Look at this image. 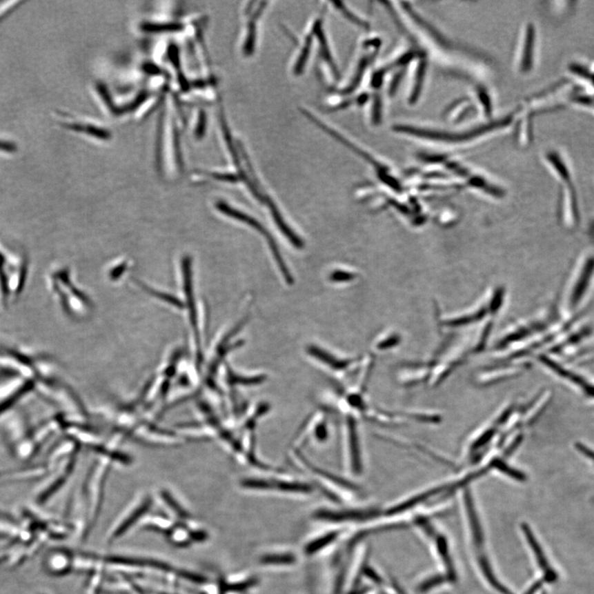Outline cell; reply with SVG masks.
I'll return each instance as SVG.
<instances>
[{"mask_svg": "<svg viewBox=\"0 0 594 594\" xmlns=\"http://www.w3.org/2000/svg\"><path fill=\"white\" fill-rule=\"evenodd\" d=\"M217 208L221 210V212L226 214V216L232 217L233 219H235V220L243 223H246V224L252 227L253 229H255L257 232L263 235L265 239H266L269 248H270V250H272L273 255L275 257L282 276L285 277V280L288 284H293V277L292 275H290L285 261L282 259L279 248H278L275 239L273 238L270 233L264 228L262 224H260V223L254 217L248 216L246 213L240 212L239 210L231 208V206L225 204V202H219L217 204Z\"/></svg>", "mask_w": 594, "mask_h": 594, "instance_id": "1", "label": "cell"}, {"mask_svg": "<svg viewBox=\"0 0 594 594\" xmlns=\"http://www.w3.org/2000/svg\"><path fill=\"white\" fill-rule=\"evenodd\" d=\"M244 488L253 491H276L285 493H300L306 494L311 492L309 484L294 480L280 479L248 478L241 482Z\"/></svg>", "mask_w": 594, "mask_h": 594, "instance_id": "2", "label": "cell"}, {"mask_svg": "<svg viewBox=\"0 0 594 594\" xmlns=\"http://www.w3.org/2000/svg\"><path fill=\"white\" fill-rule=\"evenodd\" d=\"M268 2H260L258 7L247 6L246 14L248 16L246 23V36L244 37L242 46L243 54L246 57H251L255 52L257 39V24H258L260 17L262 16L264 10L267 8Z\"/></svg>", "mask_w": 594, "mask_h": 594, "instance_id": "3", "label": "cell"}, {"mask_svg": "<svg viewBox=\"0 0 594 594\" xmlns=\"http://www.w3.org/2000/svg\"><path fill=\"white\" fill-rule=\"evenodd\" d=\"M307 353L315 361L319 362V364L335 373H344L345 370H348L357 361L356 359H350V358L337 356L334 353L327 351L326 349L315 346V345L309 346L307 348Z\"/></svg>", "mask_w": 594, "mask_h": 594, "instance_id": "4", "label": "cell"}, {"mask_svg": "<svg viewBox=\"0 0 594 594\" xmlns=\"http://www.w3.org/2000/svg\"><path fill=\"white\" fill-rule=\"evenodd\" d=\"M522 530L524 532L526 542H528L531 549L533 551L535 557H536L539 567H540L543 571V574H544V580L547 583H555L558 580L557 573L551 567L540 543L538 542L537 539L534 536L533 531L531 530L529 525L526 524L522 525Z\"/></svg>", "mask_w": 594, "mask_h": 594, "instance_id": "5", "label": "cell"}, {"mask_svg": "<svg viewBox=\"0 0 594 594\" xmlns=\"http://www.w3.org/2000/svg\"><path fill=\"white\" fill-rule=\"evenodd\" d=\"M345 424L348 458L350 462L349 466L351 465L353 473H357L362 471L361 446L357 424L353 417H348Z\"/></svg>", "mask_w": 594, "mask_h": 594, "instance_id": "6", "label": "cell"}, {"mask_svg": "<svg viewBox=\"0 0 594 594\" xmlns=\"http://www.w3.org/2000/svg\"><path fill=\"white\" fill-rule=\"evenodd\" d=\"M540 361L547 368H549L554 373L559 375L560 377L566 379V380L571 382L573 384L579 386L588 397L594 399V385L591 384V383H589L584 378L579 376V375L571 372V370L564 368V366H560L557 362L550 359V358L546 356H542Z\"/></svg>", "mask_w": 594, "mask_h": 594, "instance_id": "7", "label": "cell"}, {"mask_svg": "<svg viewBox=\"0 0 594 594\" xmlns=\"http://www.w3.org/2000/svg\"><path fill=\"white\" fill-rule=\"evenodd\" d=\"M379 515L377 511H323L317 513L315 517L319 519L330 520V521H348V520H368L370 518L376 517Z\"/></svg>", "mask_w": 594, "mask_h": 594, "instance_id": "8", "label": "cell"}, {"mask_svg": "<svg viewBox=\"0 0 594 594\" xmlns=\"http://www.w3.org/2000/svg\"><path fill=\"white\" fill-rule=\"evenodd\" d=\"M464 501L466 512L470 521L471 531V533H473L475 544L479 547L482 546L484 543L483 530L482 525H480L477 513H476L475 508L473 497H471L469 491L466 490L464 493Z\"/></svg>", "mask_w": 594, "mask_h": 594, "instance_id": "9", "label": "cell"}, {"mask_svg": "<svg viewBox=\"0 0 594 594\" xmlns=\"http://www.w3.org/2000/svg\"><path fill=\"white\" fill-rule=\"evenodd\" d=\"M594 271V259H592L587 261L583 269L582 273H580L579 279L577 280L576 285L573 289L571 297V306L575 307L579 304L581 299L583 298L586 289L591 284L592 276Z\"/></svg>", "mask_w": 594, "mask_h": 594, "instance_id": "10", "label": "cell"}, {"mask_svg": "<svg viewBox=\"0 0 594 594\" xmlns=\"http://www.w3.org/2000/svg\"><path fill=\"white\" fill-rule=\"evenodd\" d=\"M534 35V28L529 25L526 29L524 50H522L521 58L520 69L522 73L528 72L533 67Z\"/></svg>", "mask_w": 594, "mask_h": 594, "instance_id": "11", "label": "cell"}, {"mask_svg": "<svg viewBox=\"0 0 594 594\" xmlns=\"http://www.w3.org/2000/svg\"><path fill=\"white\" fill-rule=\"evenodd\" d=\"M478 560L479 567L482 568V571L483 572L484 577H486V579L488 582L490 583L492 588L496 589V591L501 594H513L511 591H509V589L505 587L504 585L501 584L498 579L496 578L486 556H482V557H479Z\"/></svg>", "mask_w": 594, "mask_h": 594, "instance_id": "12", "label": "cell"}, {"mask_svg": "<svg viewBox=\"0 0 594 594\" xmlns=\"http://www.w3.org/2000/svg\"><path fill=\"white\" fill-rule=\"evenodd\" d=\"M437 547L438 553L441 556L445 564L446 571H448V580L451 581L456 580V572L453 568L452 559L450 557L448 542L444 537H438L437 538Z\"/></svg>", "mask_w": 594, "mask_h": 594, "instance_id": "13", "label": "cell"}, {"mask_svg": "<svg viewBox=\"0 0 594 594\" xmlns=\"http://www.w3.org/2000/svg\"><path fill=\"white\" fill-rule=\"evenodd\" d=\"M19 143L6 134L0 133V157H12L19 153Z\"/></svg>", "mask_w": 594, "mask_h": 594, "instance_id": "14", "label": "cell"}, {"mask_svg": "<svg viewBox=\"0 0 594 594\" xmlns=\"http://www.w3.org/2000/svg\"><path fill=\"white\" fill-rule=\"evenodd\" d=\"M336 10H338L341 14L344 17V19H346L349 22H351L353 24L357 25V26L362 28V29H368L369 25L368 23H366L364 20H362L360 17H358L355 14V12H352L347 6H344V3L342 2H333Z\"/></svg>", "mask_w": 594, "mask_h": 594, "instance_id": "15", "label": "cell"}, {"mask_svg": "<svg viewBox=\"0 0 594 594\" xmlns=\"http://www.w3.org/2000/svg\"><path fill=\"white\" fill-rule=\"evenodd\" d=\"M338 535V533H331L326 535V536L315 539V541L310 542L306 546V554L313 555L315 553H318V551L323 549V547L330 545L333 541H335Z\"/></svg>", "mask_w": 594, "mask_h": 594, "instance_id": "16", "label": "cell"}, {"mask_svg": "<svg viewBox=\"0 0 594 594\" xmlns=\"http://www.w3.org/2000/svg\"><path fill=\"white\" fill-rule=\"evenodd\" d=\"M24 1H0V25L18 11Z\"/></svg>", "mask_w": 594, "mask_h": 594, "instance_id": "17", "label": "cell"}, {"mask_svg": "<svg viewBox=\"0 0 594 594\" xmlns=\"http://www.w3.org/2000/svg\"><path fill=\"white\" fill-rule=\"evenodd\" d=\"M295 557L290 554H280L264 556L261 563L264 564H292L295 562Z\"/></svg>", "mask_w": 594, "mask_h": 594, "instance_id": "18", "label": "cell"}, {"mask_svg": "<svg viewBox=\"0 0 594 594\" xmlns=\"http://www.w3.org/2000/svg\"><path fill=\"white\" fill-rule=\"evenodd\" d=\"M148 502H150V501H146V503L144 505H142L140 509H138V511L135 513L134 515L129 517L128 519L126 520L125 524H122L120 526V528L117 530V532L115 533V538H117L121 536V535L125 533V531L128 530L129 528V526L133 524L135 521H136L138 517H140L141 515H142L143 513L147 511V508H148L149 507Z\"/></svg>", "mask_w": 594, "mask_h": 594, "instance_id": "19", "label": "cell"}, {"mask_svg": "<svg viewBox=\"0 0 594 594\" xmlns=\"http://www.w3.org/2000/svg\"><path fill=\"white\" fill-rule=\"evenodd\" d=\"M446 580H448V578H445V577L442 575L433 576L432 578L428 579L425 581V582L421 584L419 587V591L420 593H427L430 591L433 588L439 586V585L444 584Z\"/></svg>", "mask_w": 594, "mask_h": 594, "instance_id": "20", "label": "cell"}, {"mask_svg": "<svg viewBox=\"0 0 594 594\" xmlns=\"http://www.w3.org/2000/svg\"><path fill=\"white\" fill-rule=\"evenodd\" d=\"M355 277L352 273L338 270L332 273L330 280L335 282H345L352 281Z\"/></svg>", "mask_w": 594, "mask_h": 594, "instance_id": "21", "label": "cell"}, {"mask_svg": "<svg viewBox=\"0 0 594 594\" xmlns=\"http://www.w3.org/2000/svg\"><path fill=\"white\" fill-rule=\"evenodd\" d=\"M575 446L580 453H582L585 457L588 458L594 463V451L582 444H577Z\"/></svg>", "mask_w": 594, "mask_h": 594, "instance_id": "22", "label": "cell"}, {"mask_svg": "<svg viewBox=\"0 0 594 594\" xmlns=\"http://www.w3.org/2000/svg\"><path fill=\"white\" fill-rule=\"evenodd\" d=\"M365 574L368 577L370 580H373L374 582L377 584H381L382 580L380 577H379L376 572L372 570V568H366Z\"/></svg>", "mask_w": 594, "mask_h": 594, "instance_id": "23", "label": "cell"}, {"mask_svg": "<svg viewBox=\"0 0 594 594\" xmlns=\"http://www.w3.org/2000/svg\"><path fill=\"white\" fill-rule=\"evenodd\" d=\"M542 586V581H538V582L534 584L533 586L529 588V591L525 594H535L539 591V589H540Z\"/></svg>", "mask_w": 594, "mask_h": 594, "instance_id": "24", "label": "cell"}]
</instances>
